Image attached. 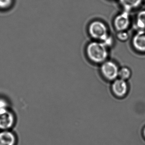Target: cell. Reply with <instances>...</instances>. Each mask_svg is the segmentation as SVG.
Returning <instances> with one entry per match:
<instances>
[{
	"label": "cell",
	"mask_w": 145,
	"mask_h": 145,
	"mask_svg": "<svg viewBox=\"0 0 145 145\" xmlns=\"http://www.w3.org/2000/svg\"><path fill=\"white\" fill-rule=\"evenodd\" d=\"M88 32L92 39L100 42H103L109 36L107 27L101 21H95L91 23L88 27Z\"/></svg>",
	"instance_id": "7a4b0ae2"
},
{
	"label": "cell",
	"mask_w": 145,
	"mask_h": 145,
	"mask_svg": "<svg viewBox=\"0 0 145 145\" xmlns=\"http://www.w3.org/2000/svg\"><path fill=\"white\" fill-rule=\"evenodd\" d=\"M86 53L89 60L96 64H101L106 61L108 56L107 47L98 41L89 43L86 47Z\"/></svg>",
	"instance_id": "6da1fadb"
},
{
	"label": "cell",
	"mask_w": 145,
	"mask_h": 145,
	"mask_svg": "<svg viewBox=\"0 0 145 145\" xmlns=\"http://www.w3.org/2000/svg\"><path fill=\"white\" fill-rule=\"evenodd\" d=\"M102 43L108 48V47L112 46L113 44L114 40L113 38L109 35L105 40L102 42Z\"/></svg>",
	"instance_id": "5bb4252c"
},
{
	"label": "cell",
	"mask_w": 145,
	"mask_h": 145,
	"mask_svg": "<svg viewBox=\"0 0 145 145\" xmlns=\"http://www.w3.org/2000/svg\"><path fill=\"white\" fill-rule=\"evenodd\" d=\"M13 0H0V10L5 11L9 10L11 7Z\"/></svg>",
	"instance_id": "7c38bea8"
},
{
	"label": "cell",
	"mask_w": 145,
	"mask_h": 145,
	"mask_svg": "<svg viewBox=\"0 0 145 145\" xmlns=\"http://www.w3.org/2000/svg\"><path fill=\"white\" fill-rule=\"evenodd\" d=\"M142 135H143V137L145 139V127L143 128V130H142Z\"/></svg>",
	"instance_id": "2e32d148"
},
{
	"label": "cell",
	"mask_w": 145,
	"mask_h": 145,
	"mask_svg": "<svg viewBox=\"0 0 145 145\" xmlns=\"http://www.w3.org/2000/svg\"><path fill=\"white\" fill-rule=\"evenodd\" d=\"M112 82L111 91L113 95L118 99H123L126 97L129 92L127 81L118 78Z\"/></svg>",
	"instance_id": "277c9868"
},
{
	"label": "cell",
	"mask_w": 145,
	"mask_h": 145,
	"mask_svg": "<svg viewBox=\"0 0 145 145\" xmlns=\"http://www.w3.org/2000/svg\"><path fill=\"white\" fill-rule=\"evenodd\" d=\"M130 12L124 10L117 15L114 20L113 24L114 28L118 32L127 31L131 24Z\"/></svg>",
	"instance_id": "5b68a950"
},
{
	"label": "cell",
	"mask_w": 145,
	"mask_h": 145,
	"mask_svg": "<svg viewBox=\"0 0 145 145\" xmlns=\"http://www.w3.org/2000/svg\"><path fill=\"white\" fill-rule=\"evenodd\" d=\"M144 1H145V0H144Z\"/></svg>",
	"instance_id": "e0dca14e"
},
{
	"label": "cell",
	"mask_w": 145,
	"mask_h": 145,
	"mask_svg": "<svg viewBox=\"0 0 145 145\" xmlns=\"http://www.w3.org/2000/svg\"><path fill=\"white\" fill-rule=\"evenodd\" d=\"M120 4L124 10L130 12L139 7L143 0H118Z\"/></svg>",
	"instance_id": "9c48e42d"
},
{
	"label": "cell",
	"mask_w": 145,
	"mask_h": 145,
	"mask_svg": "<svg viewBox=\"0 0 145 145\" xmlns=\"http://www.w3.org/2000/svg\"><path fill=\"white\" fill-rule=\"evenodd\" d=\"M131 76V72L129 68L123 67L120 69L118 78L127 81Z\"/></svg>",
	"instance_id": "8fae6325"
},
{
	"label": "cell",
	"mask_w": 145,
	"mask_h": 145,
	"mask_svg": "<svg viewBox=\"0 0 145 145\" xmlns=\"http://www.w3.org/2000/svg\"><path fill=\"white\" fill-rule=\"evenodd\" d=\"M8 103L5 99L0 98V111L8 108Z\"/></svg>",
	"instance_id": "9a60e30c"
},
{
	"label": "cell",
	"mask_w": 145,
	"mask_h": 145,
	"mask_svg": "<svg viewBox=\"0 0 145 145\" xmlns=\"http://www.w3.org/2000/svg\"><path fill=\"white\" fill-rule=\"evenodd\" d=\"M116 37L120 41L125 42L129 39V35L126 31H120L117 33Z\"/></svg>",
	"instance_id": "4fadbf2b"
},
{
	"label": "cell",
	"mask_w": 145,
	"mask_h": 145,
	"mask_svg": "<svg viewBox=\"0 0 145 145\" xmlns=\"http://www.w3.org/2000/svg\"><path fill=\"white\" fill-rule=\"evenodd\" d=\"M135 26L138 30H145V10L141 11L137 14Z\"/></svg>",
	"instance_id": "30bf717a"
},
{
	"label": "cell",
	"mask_w": 145,
	"mask_h": 145,
	"mask_svg": "<svg viewBox=\"0 0 145 145\" xmlns=\"http://www.w3.org/2000/svg\"><path fill=\"white\" fill-rule=\"evenodd\" d=\"M119 69L115 62L107 60L102 63L100 71L106 80L112 82L118 78Z\"/></svg>",
	"instance_id": "3957f363"
},
{
	"label": "cell",
	"mask_w": 145,
	"mask_h": 145,
	"mask_svg": "<svg viewBox=\"0 0 145 145\" xmlns=\"http://www.w3.org/2000/svg\"><path fill=\"white\" fill-rule=\"evenodd\" d=\"M16 138L15 134L10 130L0 131V145H16Z\"/></svg>",
	"instance_id": "ba28073f"
},
{
	"label": "cell",
	"mask_w": 145,
	"mask_h": 145,
	"mask_svg": "<svg viewBox=\"0 0 145 145\" xmlns=\"http://www.w3.org/2000/svg\"><path fill=\"white\" fill-rule=\"evenodd\" d=\"M15 122V115L8 108L0 111V130H10Z\"/></svg>",
	"instance_id": "8992f818"
},
{
	"label": "cell",
	"mask_w": 145,
	"mask_h": 145,
	"mask_svg": "<svg viewBox=\"0 0 145 145\" xmlns=\"http://www.w3.org/2000/svg\"><path fill=\"white\" fill-rule=\"evenodd\" d=\"M132 46L140 52H145V30H138L132 38Z\"/></svg>",
	"instance_id": "52a82bcc"
}]
</instances>
